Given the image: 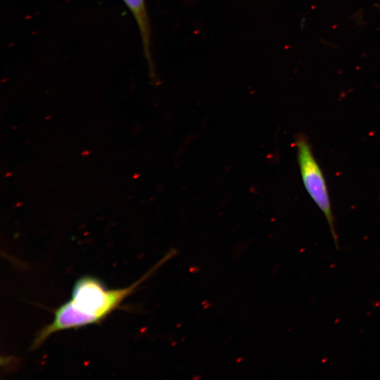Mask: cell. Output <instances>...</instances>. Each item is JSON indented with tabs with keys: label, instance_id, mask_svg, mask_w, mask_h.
<instances>
[{
	"label": "cell",
	"instance_id": "1",
	"mask_svg": "<svg viewBox=\"0 0 380 380\" xmlns=\"http://www.w3.org/2000/svg\"><path fill=\"white\" fill-rule=\"evenodd\" d=\"M170 257L168 253L137 282L125 288L108 289L95 277L80 278L74 285L71 298L56 309L53 321L37 334L32 348L39 347L55 332L101 322Z\"/></svg>",
	"mask_w": 380,
	"mask_h": 380
},
{
	"label": "cell",
	"instance_id": "2",
	"mask_svg": "<svg viewBox=\"0 0 380 380\" xmlns=\"http://www.w3.org/2000/svg\"><path fill=\"white\" fill-rule=\"evenodd\" d=\"M297 160L301 179L311 199L324 214L335 244L338 249V236L326 180L317 161L308 137L299 133L295 137Z\"/></svg>",
	"mask_w": 380,
	"mask_h": 380
},
{
	"label": "cell",
	"instance_id": "3",
	"mask_svg": "<svg viewBox=\"0 0 380 380\" xmlns=\"http://www.w3.org/2000/svg\"><path fill=\"white\" fill-rule=\"evenodd\" d=\"M136 20L149 69L153 72L151 52V28L144 0H122Z\"/></svg>",
	"mask_w": 380,
	"mask_h": 380
}]
</instances>
